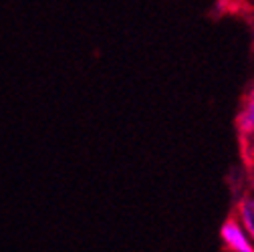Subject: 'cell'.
<instances>
[{
  "label": "cell",
  "mask_w": 254,
  "mask_h": 252,
  "mask_svg": "<svg viewBox=\"0 0 254 252\" xmlns=\"http://www.w3.org/2000/svg\"><path fill=\"white\" fill-rule=\"evenodd\" d=\"M220 238L226 250L232 252H254V242L238 222V218H228L220 228Z\"/></svg>",
  "instance_id": "obj_1"
},
{
  "label": "cell",
  "mask_w": 254,
  "mask_h": 252,
  "mask_svg": "<svg viewBox=\"0 0 254 252\" xmlns=\"http://www.w3.org/2000/svg\"><path fill=\"white\" fill-rule=\"evenodd\" d=\"M236 123H238V131H240L244 141L254 139V85L242 103V109L238 113Z\"/></svg>",
  "instance_id": "obj_2"
},
{
  "label": "cell",
  "mask_w": 254,
  "mask_h": 252,
  "mask_svg": "<svg viewBox=\"0 0 254 252\" xmlns=\"http://www.w3.org/2000/svg\"><path fill=\"white\" fill-rule=\"evenodd\" d=\"M236 218H238V222L242 224V228L246 230V234L250 236V240L254 242V198L252 196H244L238 202Z\"/></svg>",
  "instance_id": "obj_3"
}]
</instances>
